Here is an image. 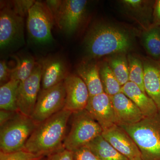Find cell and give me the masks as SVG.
<instances>
[{
	"label": "cell",
	"instance_id": "obj_1",
	"mask_svg": "<svg viewBox=\"0 0 160 160\" xmlns=\"http://www.w3.org/2000/svg\"><path fill=\"white\" fill-rule=\"evenodd\" d=\"M72 113L64 108L38 124L27 140L24 149L46 157L64 147L67 124Z\"/></svg>",
	"mask_w": 160,
	"mask_h": 160
},
{
	"label": "cell",
	"instance_id": "obj_2",
	"mask_svg": "<svg viewBox=\"0 0 160 160\" xmlns=\"http://www.w3.org/2000/svg\"><path fill=\"white\" fill-rule=\"evenodd\" d=\"M131 46V38L126 31L105 23L92 27L85 40L86 52L90 59L123 53Z\"/></svg>",
	"mask_w": 160,
	"mask_h": 160
},
{
	"label": "cell",
	"instance_id": "obj_3",
	"mask_svg": "<svg viewBox=\"0 0 160 160\" xmlns=\"http://www.w3.org/2000/svg\"><path fill=\"white\" fill-rule=\"evenodd\" d=\"M157 114L135 124L119 126L136 143L143 160L160 159V122Z\"/></svg>",
	"mask_w": 160,
	"mask_h": 160
},
{
	"label": "cell",
	"instance_id": "obj_4",
	"mask_svg": "<svg viewBox=\"0 0 160 160\" xmlns=\"http://www.w3.org/2000/svg\"><path fill=\"white\" fill-rule=\"evenodd\" d=\"M37 125L30 117L17 112L13 117L1 126V151L11 152L25 149L27 140Z\"/></svg>",
	"mask_w": 160,
	"mask_h": 160
},
{
	"label": "cell",
	"instance_id": "obj_5",
	"mask_svg": "<svg viewBox=\"0 0 160 160\" xmlns=\"http://www.w3.org/2000/svg\"><path fill=\"white\" fill-rule=\"evenodd\" d=\"M71 117V129L63 143L65 149L74 151L102 135V127L86 109L72 112Z\"/></svg>",
	"mask_w": 160,
	"mask_h": 160
},
{
	"label": "cell",
	"instance_id": "obj_6",
	"mask_svg": "<svg viewBox=\"0 0 160 160\" xmlns=\"http://www.w3.org/2000/svg\"><path fill=\"white\" fill-rule=\"evenodd\" d=\"M46 3L58 27L66 34H71L76 31L84 18L88 1H47Z\"/></svg>",
	"mask_w": 160,
	"mask_h": 160
},
{
	"label": "cell",
	"instance_id": "obj_7",
	"mask_svg": "<svg viewBox=\"0 0 160 160\" xmlns=\"http://www.w3.org/2000/svg\"><path fill=\"white\" fill-rule=\"evenodd\" d=\"M66 93L64 82L41 90L30 117L37 125L65 108Z\"/></svg>",
	"mask_w": 160,
	"mask_h": 160
},
{
	"label": "cell",
	"instance_id": "obj_8",
	"mask_svg": "<svg viewBox=\"0 0 160 160\" xmlns=\"http://www.w3.org/2000/svg\"><path fill=\"white\" fill-rule=\"evenodd\" d=\"M54 22L53 16L46 3L36 1L27 14L28 32L38 42H49L52 40L51 30Z\"/></svg>",
	"mask_w": 160,
	"mask_h": 160
},
{
	"label": "cell",
	"instance_id": "obj_9",
	"mask_svg": "<svg viewBox=\"0 0 160 160\" xmlns=\"http://www.w3.org/2000/svg\"><path fill=\"white\" fill-rule=\"evenodd\" d=\"M42 64L38 61L29 78L20 83L18 89V111L30 117L34 110L42 86Z\"/></svg>",
	"mask_w": 160,
	"mask_h": 160
},
{
	"label": "cell",
	"instance_id": "obj_10",
	"mask_svg": "<svg viewBox=\"0 0 160 160\" xmlns=\"http://www.w3.org/2000/svg\"><path fill=\"white\" fill-rule=\"evenodd\" d=\"M102 136L121 154L129 160H143L135 142L121 126L118 125L103 129Z\"/></svg>",
	"mask_w": 160,
	"mask_h": 160
},
{
	"label": "cell",
	"instance_id": "obj_11",
	"mask_svg": "<svg viewBox=\"0 0 160 160\" xmlns=\"http://www.w3.org/2000/svg\"><path fill=\"white\" fill-rule=\"evenodd\" d=\"M86 109L102 130L118 125L111 97L105 92L89 97Z\"/></svg>",
	"mask_w": 160,
	"mask_h": 160
},
{
	"label": "cell",
	"instance_id": "obj_12",
	"mask_svg": "<svg viewBox=\"0 0 160 160\" xmlns=\"http://www.w3.org/2000/svg\"><path fill=\"white\" fill-rule=\"evenodd\" d=\"M64 83L66 93L65 109L72 112L86 109L89 94L83 80L78 75L69 74Z\"/></svg>",
	"mask_w": 160,
	"mask_h": 160
},
{
	"label": "cell",
	"instance_id": "obj_13",
	"mask_svg": "<svg viewBox=\"0 0 160 160\" xmlns=\"http://www.w3.org/2000/svg\"><path fill=\"white\" fill-rule=\"evenodd\" d=\"M23 18L17 14L11 6L1 8L0 13V46L3 48L16 39L22 33Z\"/></svg>",
	"mask_w": 160,
	"mask_h": 160
},
{
	"label": "cell",
	"instance_id": "obj_14",
	"mask_svg": "<svg viewBox=\"0 0 160 160\" xmlns=\"http://www.w3.org/2000/svg\"><path fill=\"white\" fill-rule=\"evenodd\" d=\"M111 98L118 126L135 124L145 118L138 106L122 92Z\"/></svg>",
	"mask_w": 160,
	"mask_h": 160
},
{
	"label": "cell",
	"instance_id": "obj_15",
	"mask_svg": "<svg viewBox=\"0 0 160 160\" xmlns=\"http://www.w3.org/2000/svg\"><path fill=\"white\" fill-rule=\"evenodd\" d=\"M42 64L41 90L49 89L64 82L69 75L65 61L59 57L41 60Z\"/></svg>",
	"mask_w": 160,
	"mask_h": 160
},
{
	"label": "cell",
	"instance_id": "obj_16",
	"mask_svg": "<svg viewBox=\"0 0 160 160\" xmlns=\"http://www.w3.org/2000/svg\"><path fill=\"white\" fill-rule=\"evenodd\" d=\"M143 63L145 91L160 109V63L149 60Z\"/></svg>",
	"mask_w": 160,
	"mask_h": 160
},
{
	"label": "cell",
	"instance_id": "obj_17",
	"mask_svg": "<svg viewBox=\"0 0 160 160\" xmlns=\"http://www.w3.org/2000/svg\"><path fill=\"white\" fill-rule=\"evenodd\" d=\"M122 92L138 106L145 117L157 113L158 109L154 101L135 83H126L122 86Z\"/></svg>",
	"mask_w": 160,
	"mask_h": 160
},
{
	"label": "cell",
	"instance_id": "obj_18",
	"mask_svg": "<svg viewBox=\"0 0 160 160\" xmlns=\"http://www.w3.org/2000/svg\"><path fill=\"white\" fill-rule=\"evenodd\" d=\"M78 76L86 84L89 97L104 92L99 73V65L94 61L89 60L80 63L77 69Z\"/></svg>",
	"mask_w": 160,
	"mask_h": 160
},
{
	"label": "cell",
	"instance_id": "obj_19",
	"mask_svg": "<svg viewBox=\"0 0 160 160\" xmlns=\"http://www.w3.org/2000/svg\"><path fill=\"white\" fill-rule=\"evenodd\" d=\"M99 160H129L108 142L102 135L86 146Z\"/></svg>",
	"mask_w": 160,
	"mask_h": 160
},
{
	"label": "cell",
	"instance_id": "obj_20",
	"mask_svg": "<svg viewBox=\"0 0 160 160\" xmlns=\"http://www.w3.org/2000/svg\"><path fill=\"white\" fill-rule=\"evenodd\" d=\"M20 82L10 80L0 87V109L18 112L17 105L18 89Z\"/></svg>",
	"mask_w": 160,
	"mask_h": 160
},
{
	"label": "cell",
	"instance_id": "obj_21",
	"mask_svg": "<svg viewBox=\"0 0 160 160\" xmlns=\"http://www.w3.org/2000/svg\"><path fill=\"white\" fill-rule=\"evenodd\" d=\"M16 66L11 69L10 80L22 82L30 76L35 68L38 61L28 55L15 56Z\"/></svg>",
	"mask_w": 160,
	"mask_h": 160
},
{
	"label": "cell",
	"instance_id": "obj_22",
	"mask_svg": "<svg viewBox=\"0 0 160 160\" xmlns=\"http://www.w3.org/2000/svg\"><path fill=\"white\" fill-rule=\"evenodd\" d=\"M100 78L104 92L112 97L122 92V87L109 64L104 62L99 65Z\"/></svg>",
	"mask_w": 160,
	"mask_h": 160
},
{
	"label": "cell",
	"instance_id": "obj_23",
	"mask_svg": "<svg viewBox=\"0 0 160 160\" xmlns=\"http://www.w3.org/2000/svg\"><path fill=\"white\" fill-rule=\"evenodd\" d=\"M108 63L121 86L129 82L128 59L123 53L117 54L110 58Z\"/></svg>",
	"mask_w": 160,
	"mask_h": 160
},
{
	"label": "cell",
	"instance_id": "obj_24",
	"mask_svg": "<svg viewBox=\"0 0 160 160\" xmlns=\"http://www.w3.org/2000/svg\"><path fill=\"white\" fill-rule=\"evenodd\" d=\"M143 42L152 57L160 60V26H153L146 31L143 35Z\"/></svg>",
	"mask_w": 160,
	"mask_h": 160
},
{
	"label": "cell",
	"instance_id": "obj_25",
	"mask_svg": "<svg viewBox=\"0 0 160 160\" xmlns=\"http://www.w3.org/2000/svg\"><path fill=\"white\" fill-rule=\"evenodd\" d=\"M129 69V82L134 83L144 92V67L143 63L139 58L129 55L128 57Z\"/></svg>",
	"mask_w": 160,
	"mask_h": 160
},
{
	"label": "cell",
	"instance_id": "obj_26",
	"mask_svg": "<svg viewBox=\"0 0 160 160\" xmlns=\"http://www.w3.org/2000/svg\"><path fill=\"white\" fill-rule=\"evenodd\" d=\"M42 156L33 154L25 149L14 152H0V160H36Z\"/></svg>",
	"mask_w": 160,
	"mask_h": 160
},
{
	"label": "cell",
	"instance_id": "obj_27",
	"mask_svg": "<svg viewBox=\"0 0 160 160\" xmlns=\"http://www.w3.org/2000/svg\"><path fill=\"white\" fill-rule=\"evenodd\" d=\"M35 1H14L12 2V7L14 11L20 16L23 18L28 14L29 9L34 4Z\"/></svg>",
	"mask_w": 160,
	"mask_h": 160
},
{
	"label": "cell",
	"instance_id": "obj_28",
	"mask_svg": "<svg viewBox=\"0 0 160 160\" xmlns=\"http://www.w3.org/2000/svg\"><path fill=\"white\" fill-rule=\"evenodd\" d=\"M74 160H99L86 146L72 151Z\"/></svg>",
	"mask_w": 160,
	"mask_h": 160
},
{
	"label": "cell",
	"instance_id": "obj_29",
	"mask_svg": "<svg viewBox=\"0 0 160 160\" xmlns=\"http://www.w3.org/2000/svg\"><path fill=\"white\" fill-rule=\"evenodd\" d=\"M47 160H74L73 152L63 147L46 156Z\"/></svg>",
	"mask_w": 160,
	"mask_h": 160
},
{
	"label": "cell",
	"instance_id": "obj_30",
	"mask_svg": "<svg viewBox=\"0 0 160 160\" xmlns=\"http://www.w3.org/2000/svg\"><path fill=\"white\" fill-rule=\"evenodd\" d=\"M11 69H9L7 66L6 62L1 61L0 62V84L1 86L10 80Z\"/></svg>",
	"mask_w": 160,
	"mask_h": 160
},
{
	"label": "cell",
	"instance_id": "obj_31",
	"mask_svg": "<svg viewBox=\"0 0 160 160\" xmlns=\"http://www.w3.org/2000/svg\"><path fill=\"white\" fill-rule=\"evenodd\" d=\"M123 4L130 9H139L144 6L145 1L142 0H124Z\"/></svg>",
	"mask_w": 160,
	"mask_h": 160
},
{
	"label": "cell",
	"instance_id": "obj_32",
	"mask_svg": "<svg viewBox=\"0 0 160 160\" xmlns=\"http://www.w3.org/2000/svg\"><path fill=\"white\" fill-rule=\"evenodd\" d=\"M17 112L0 109V126L13 117Z\"/></svg>",
	"mask_w": 160,
	"mask_h": 160
},
{
	"label": "cell",
	"instance_id": "obj_33",
	"mask_svg": "<svg viewBox=\"0 0 160 160\" xmlns=\"http://www.w3.org/2000/svg\"><path fill=\"white\" fill-rule=\"evenodd\" d=\"M153 15V26H160V0L156 1Z\"/></svg>",
	"mask_w": 160,
	"mask_h": 160
},
{
	"label": "cell",
	"instance_id": "obj_34",
	"mask_svg": "<svg viewBox=\"0 0 160 160\" xmlns=\"http://www.w3.org/2000/svg\"><path fill=\"white\" fill-rule=\"evenodd\" d=\"M36 160H47V157H43L40 158Z\"/></svg>",
	"mask_w": 160,
	"mask_h": 160
}]
</instances>
